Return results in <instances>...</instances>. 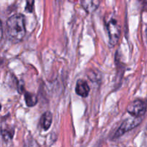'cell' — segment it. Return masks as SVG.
Listing matches in <instances>:
<instances>
[{
    "mask_svg": "<svg viewBox=\"0 0 147 147\" xmlns=\"http://www.w3.org/2000/svg\"><path fill=\"white\" fill-rule=\"evenodd\" d=\"M6 30L7 37L11 41H22L26 34L24 16L21 13H15L10 16L6 23Z\"/></svg>",
    "mask_w": 147,
    "mask_h": 147,
    "instance_id": "6da1fadb",
    "label": "cell"
},
{
    "mask_svg": "<svg viewBox=\"0 0 147 147\" xmlns=\"http://www.w3.org/2000/svg\"><path fill=\"white\" fill-rule=\"evenodd\" d=\"M109 34V43L111 47L116 45L119 42L121 35V27L117 20L114 18L110 19L106 24Z\"/></svg>",
    "mask_w": 147,
    "mask_h": 147,
    "instance_id": "7a4b0ae2",
    "label": "cell"
},
{
    "mask_svg": "<svg viewBox=\"0 0 147 147\" xmlns=\"http://www.w3.org/2000/svg\"><path fill=\"white\" fill-rule=\"evenodd\" d=\"M146 103L142 99L133 100L126 107V111L132 117L142 118L146 111Z\"/></svg>",
    "mask_w": 147,
    "mask_h": 147,
    "instance_id": "3957f363",
    "label": "cell"
},
{
    "mask_svg": "<svg viewBox=\"0 0 147 147\" xmlns=\"http://www.w3.org/2000/svg\"><path fill=\"white\" fill-rule=\"evenodd\" d=\"M142 118H128L127 119H126V120L121 123L120 127L118 129V130L116 131L114 136H113V138L117 139L119 136H121L122 135L124 134L126 132L129 131L131 130L134 128L139 126V125L142 123Z\"/></svg>",
    "mask_w": 147,
    "mask_h": 147,
    "instance_id": "277c9868",
    "label": "cell"
},
{
    "mask_svg": "<svg viewBox=\"0 0 147 147\" xmlns=\"http://www.w3.org/2000/svg\"><path fill=\"white\" fill-rule=\"evenodd\" d=\"M76 92L78 96H81V97H87L90 92V87L87 82L83 79L78 80L76 83Z\"/></svg>",
    "mask_w": 147,
    "mask_h": 147,
    "instance_id": "5b68a950",
    "label": "cell"
},
{
    "mask_svg": "<svg viewBox=\"0 0 147 147\" xmlns=\"http://www.w3.org/2000/svg\"><path fill=\"white\" fill-rule=\"evenodd\" d=\"M52 122H53V115H52L51 112L49 111H45L42 115L41 118H40V126H41L43 130L47 131L50 128Z\"/></svg>",
    "mask_w": 147,
    "mask_h": 147,
    "instance_id": "8992f818",
    "label": "cell"
},
{
    "mask_svg": "<svg viewBox=\"0 0 147 147\" xmlns=\"http://www.w3.org/2000/svg\"><path fill=\"white\" fill-rule=\"evenodd\" d=\"M82 7L84 9L85 11L87 13H92L96 11L99 7L100 1L98 0H93V1H81L80 2Z\"/></svg>",
    "mask_w": 147,
    "mask_h": 147,
    "instance_id": "52a82bcc",
    "label": "cell"
},
{
    "mask_svg": "<svg viewBox=\"0 0 147 147\" xmlns=\"http://www.w3.org/2000/svg\"><path fill=\"white\" fill-rule=\"evenodd\" d=\"M24 100L29 107H33L37 104L38 99H37V96L35 94L30 92H25L24 93Z\"/></svg>",
    "mask_w": 147,
    "mask_h": 147,
    "instance_id": "ba28073f",
    "label": "cell"
},
{
    "mask_svg": "<svg viewBox=\"0 0 147 147\" xmlns=\"http://www.w3.org/2000/svg\"><path fill=\"white\" fill-rule=\"evenodd\" d=\"M14 134V130L13 129H9V128H5L4 129H1V136L3 139L6 142L12 139L13 136Z\"/></svg>",
    "mask_w": 147,
    "mask_h": 147,
    "instance_id": "9c48e42d",
    "label": "cell"
},
{
    "mask_svg": "<svg viewBox=\"0 0 147 147\" xmlns=\"http://www.w3.org/2000/svg\"><path fill=\"white\" fill-rule=\"evenodd\" d=\"M34 1L33 0H29V1H27L26 2V7H25V10L27 11V12H32L33 8H34Z\"/></svg>",
    "mask_w": 147,
    "mask_h": 147,
    "instance_id": "30bf717a",
    "label": "cell"
}]
</instances>
